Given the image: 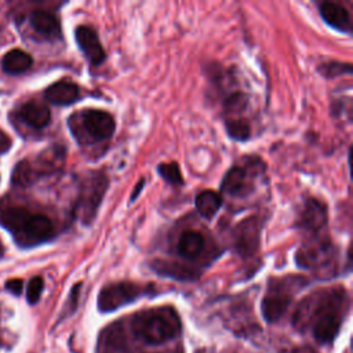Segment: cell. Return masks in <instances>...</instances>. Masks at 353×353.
<instances>
[{"mask_svg":"<svg viewBox=\"0 0 353 353\" xmlns=\"http://www.w3.org/2000/svg\"><path fill=\"white\" fill-rule=\"evenodd\" d=\"M303 306L310 307L313 321V336L320 343H330L339 332L343 310L346 306V292L343 288L320 291L306 299Z\"/></svg>","mask_w":353,"mask_h":353,"instance_id":"obj_1","label":"cell"},{"mask_svg":"<svg viewBox=\"0 0 353 353\" xmlns=\"http://www.w3.org/2000/svg\"><path fill=\"white\" fill-rule=\"evenodd\" d=\"M182 323L171 306L152 307L138 312L131 319V331L146 345H163L179 335Z\"/></svg>","mask_w":353,"mask_h":353,"instance_id":"obj_2","label":"cell"},{"mask_svg":"<svg viewBox=\"0 0 353 353\" xmlns=\"http://www.w3.org/2000/svg\"><path fill=\"white\" fill-rule=\"evenodd\" d=\"M69 128L81 145H94L112 138L116 130L110 113L99 109H84L69 117Z\"/></svg>","mask_w":353,"mask_h":353,"instance_id":"obj_3","label":"cell"},{"mask_svg":"<svg viewBox=\"0 0 353 353\" xmlns=\"http://www.w3.org/2000/svg\"><path fill=\"white\" fill-rule=\"evenodd\" d=\"M108 186L109 179L102 171L90 172L83 179L76 203V215L84 225H90L95 219Z\"/></svg>","mask_w":353,"mask_h":353,"instance_id":"obj_4","label":"cell"},{"mask_svg":"<svg viewBox=\"0 0 353 353\" xmlns=\"http://www.w3.org/2000/svg\"><path fill=\"white\" fill-rule=\"evenodd\" d=\"M302 284H305V280L294 276L273 279L270 281L268 294L265 295L261 305L262 314L268 323H274L283 317L291 303L294 291Z\"/></svg>","mask_w":353,"mask_h":353,"instance_id":"obj_5","label":"cell"},{"mask_svg":"<svg viewBox=\"0 0 353 353\" xmlns=\"http://www.w3.org/2000/svg\"><path fill=\"white\" fill-rule=\"evenodd\" d=\"M250 163L232 167L221 182V192L232 197H245L254 190V181L258 175L263 174L265 164L256 159H248Z\"/></svg>","mask_w":353,"mask_h":353,"instance_id":"obj_6","label":"cell"},{"mask_svg":"<svg viewBox=\"0 0 353 353\" xmlns=\"http://www.w3.org/2000/svg\"><path fill=\"white\" fill-rule=\"evenodd\" d=\"M150 287H143L131 281H119L105 285L98 295V310L102 313L114 312L141 296L150 292Z\"/></svg>","mask_w":353,"mask_h":353,"instance_id":"obj_7","label":"cell"},{"mask_svg":"<svg viewBox=\"0 0 353 353\" xmlns=\"http://www.w3.org/2000/svg\"><path fill=\"white\" fill-rule=\"evenodd\" d=\"M335 256L334 245L327 239H316L305 243L295 254L296 265L305 269L327 266Z\"/></svg>","mask_w":353,"mask_h":353,"instance_id":"obj_8","label":"cell"},{"mask_svg":"<svg viewBox=\"0 0 353 353\" xmlns=\"http://www.w3.org/2000/svg\"><path fill=\"white\" fill-rule=\"evenodd\" d=\"M262 221L258 216H250L239 222L233 229V244L234 250L240 256H252L261 243Z\"/></svg>","mask_w":353,"mask_h":353,"instance_id":"obj_9","label":"cell"},{"mask_svg":"<svg viewBox=\"0 0 353 353\" xmlns=\"http://www.w3.org/2000/svg\"><path fill=\"white\" fill-rule=\"evenodd\" d=\"M328 219L327 205L317 199H306L299 216H298V228L309 232V233H319L325 225Z\"/></svg>","mask_w":353,"mask_h":353,"instance_id":"obj_10","label":"cell"},{"mask_svg":"<svg viewBox=\"0 0 353 353\" xmlns=\"http://www.w3.org/2000/svg\"><path fill=\"white\" fill-rule=\"evenodd\" d=\"M74 37L80 50L83 51V54L85 55V58L90 61L91 65L99 66L105 61L106 58L105 50L92 28L85 25L79 26L74 32Z\"/></svg>","mask_w":353,"mask_h":353,"instance_id":"obj_11","label":"cell"},{"mask_svg":"<svg viewBox=\"0 0 353 353\" xmlns=\"http://www.w3.org/2000/svg\"><path fill=\"white\" fill-rule=\"evenodd\" d=\"M19 236L21 240L29 244L44 243L54 236V225L50 218L43 214H30Z\"/></svg>","mask_w":353,"mask_h":353,"instance_id":"obj_12","label":"cell"},{"mask_svg":"<svg viewBox=\"0 0 353 353\" xmlns=\"http://www.w3.org/2000/svg\"><path fill=\"white\" fill-rule=\"evenodd\" d=\"M125 335L121 321L103 328L98 338L97 353H125Z\"/></svg>","mask_w":353,"mask_h":353,"instance_id":"obj_13","label":"cell"},{"mask_svg":"<svg viewBox=\"0 0 353 353\" xmlns=\"http://www.w3.org/2000/svg\"><path fill=\"white\" fill-rule=\"evenodd\" d=\"M323 19L334 29L342 33H352V18L350 14L338 3L324 1L319 7Z\"/></svg>","mask_w":353,"mask_h":353,"instance_id":"obj_14","label":"cell"},{"mask_svg":"<svg viewBox=\"0 0 353 353\" xmlns=\"http://www.w3.org/2000/svg\"><path fill=\"white\" fill-rule=\"evenodd\" d=\"M205 244V239L200 232L186 230L178 239L176 252L188 261H196L204 252Z\"/></svg>","mask_w":353,"mask_h":353,"instance_id":"obj_15","label":"cell"},{"mask_svg":"<svg viewBox=\"0 0 353 353\" xmlns=\"http://www.w3.org/2000/svg\"><path fill=\"white\" fill-rule=\"evenodd\" d=\"M152 269L163 277H171L179 281H193L200 274V272L193 266H186L178 262H170V261H161V259H156L152 263Z\"/></svg>","mask_w":353,"mask_h":353,"instance_id":"obj_16","label":"cell"},{"mask_svg":"<svg viewBox=\"0 0 353 353\" xmlns=\"http://www.w3.org/2000/svg\"><path fill=\"white\" fill-rule=\"evenodd\" d=\"M44 95H46V99L50 101L51 103L65 106V105H70L79 99L80 88L77 84H74L72 81L61 80V81L51 84L46 90Z\"/></svg>","mask_w":353,"mask_h":353,"instance_id":"obj_17","label":"cell"},{"mask_svg":"<svg viewBox=\"0 0 353 353\" xmlns=\"http://www.w3.org/2000/svg\"><path fill=\"white\" fill-rule=\"evenodd\" d=\"M19 116L26 124H29L33 128H43L51 120L50 109L44 103L36 101L23 103L19 109Z\"/></svg>","mask_w":353,"mask_h":353,"instance_id":"obj_18","label":"cell"},{"mask_svg":"<svg viewBox=\"0 0 353 353\" xmlns=\"http://www.w3.org/2000/svg\"><path fill=\"white\" fill-rule=\"evenodd\" d=\"M30 25L32 28L47 37H58L61 34V25L58 18L44 10H36L30 14Z\"/></svg>","mask_w":353,"mask_h":353,"instance_id":"obj_19","label":"cell"},{"mask_svg":"<svg viewBox=\"0 0 353 353\" xmlns=\"http://www.w3.org/2000/svg\"><path fill=\"white\" fill-rule=\"evenodd\" d=\"M32 57L26 51L14 48L6 52V55L1 59V66L4 72L10 74H19L28 70L32 66Z\"/></svg>","mask_w":353,"mask_h":353,"instance_id":"obj_20","label":"cell"},{"mask_svg":"<svg viewBox=\"0 0 353 353\" xmlns=\"http://www.w3.org/2000/svg\"><path fill=\"white\" fill-rule=\"evenodd\" d=\"M194 205L203 218L211 219L219 211L222 205V197L214 190H203L196 196Z\"/></svg>","mask_w":353,"mask_h":353,"instance_id":"obj_21","label":"cell"},{"mask_svg":"<svg viewBox=\"0 0 353 353\" xmlns=\"http://www.w3.org/2000/svg\"><path fill=\"white\" fill-rule=\"evenodd\" d=\"M29 216L30 212L25 208H7L0 214V221L12 233L19 234Z\"/></svg>","mask_w":353,"mask_h":353,"instance_id":"obj_22","label":"cell"},{"mask_svg":"<svg viewBox=\"0 0 353 353\" xmlns=\"http://www.w3.org/2000/svg\"><path fill=\"white\" fill-rule=\"evenodd\" d=\"M248 99L245 94L240 91H234L229 94L223 101V110L225 119L228 117H241V113L245 110Z\"/></svg>","mask_w":353,"mask_h":353,"instance_id":"obj_23","label":"cell"},{"mask_svg":"<svg viewBox=\"0 0 353 353\" xmlns=\"http://www.w3.org/2000/svg\"><path fill=\"white\" fill-rule=\"evenodd\" d=\"M225 127L229 137L234 141H247L251 137V127L243 117L225 119Z\"/></svg>","mask_w":353,"mask_h":353,"instance_id":"obj_24","label":"cell"},{"mask_svg":"<svg viewBox=\"0 0 353 353\" xmlns=\"http://www.w3.org/2000/svg\"><path fill=\"white\" fill-rule=\"evenodd\" d=\"M36 178V172H34V168L32 167V164L26 160H22L19 161L14 171H12V183L15 186H19V188H26L29 186Z\"/></svg>","mask_w":353,"mask_h":353,"instance_id":"obj_25","label":"cell"},{"mask_svg":"<svg viewBox=\"0 0 353 353\" xmlns=\"http://www.w3.org/2000/svg\"><path fill=\"white\" fill-rule=\"evenodd\" d=\"M157 172L165 182L171 185H181L183 182L181 168L176 163H161L157 167Z\"/></svg>","mask_w":353,"mask_h":353,"instance_id":"obj_26","label":"cell"},{"mask_svg":"<svg viewBox=\"0 0 353 353\" xmlns=\"http://www.w3.org/2000/svg\"><path fill=\"white\" fill-rule=\"evenodd\" d=\"M319 72L321 74H324L325 77H336L339 74H350L352 73V65L331 61V62L320 65Z\"/></svg>","mask_w":353,"mask_h":353,"instance_id":"obj_27","label":"cell"},{"mask_svg":"<svg viewBox=\"0 0 353 353\" xmlns=\"http://www.w3.org/2000/svg\"><path fill=\"white\" fill-rule=\"evenodd\" d=\"M44 288V280L40 276H34L30 279L29 284H28V290H26V299L29 303H36L43 292Z\"/></svg>","mask_w":353,"mask_h":353,"instance_id":"obj_28","label":"cell"},{"mask_svg":"<svg viewBox=\"0 0 353 353\" xmlns=\"http://www.w3.org/2000/svg\"><path fill=\"white\" fill-rule=\"evenodd\" d=\"M80 288H81V283L76 284V285L72 288V291H70V294H69V299H68V303H66V306H65V310H63V313H62L63 316H69V314H72V313L76 310V307H77V303H79Z\"/></svg>","mask_w":353,"mask_h":353,"instance_id":"obj_29","label":"cell"},{"mask_svg":"<svg viewBox=\"0 0 353 353\" xmlns=\"http://www.w3.org/2000/svg\"><path fill=\"white\" fill-rule=\"evenodd\" d=\"M6 288L14 294V295H19L22 292V288H23V283L21 279H11L6 283Z\"/></svg>","mask_w":353,"mask_h":353,"instance_id":"obj_30","label":"cell"},{"mask_svg":"<svg viewBox=\"0 0 353 353\" xmlns=\"http://www.w3.org/2000/svg\"><path fill=\"white\" fill-rule=\"evenodd\" d=\"M280 353H317V352L310 346H298L292 349H284Z\"/></svg>","mask_w":353,"mask_h":353,"instance_id":"obj_31","label":"cell"},{"mask_svg":"<svg viewBox=\"0 0 353 353\" xmlns=\"http://www.w3.org/2000/svg\"><path fill=\"white\" fill-rule=\"evenodd\" d=\"M8 145H10L8 138H7V137H4V135L0 132V150L7 149V148H8Z\"/></svg>","mask_w":353,"mask_h":353,"instance_id":"obj_32","label":"cell"},{"mask_svg":"<svg viewBox=\"0 0 353 353\" xmlns=\"http://www.w3.org/2000/svg\"><path fill=\"white\" fill-rule=\"evenodd\" d=\"M142 185H145V181H143V179H142V181H139V183L135 186V192L131 194V201H132V200H135V197L138 196V193L142 190Z\"/></svg>","mask_w":353,"mask_h":353,"instance_id":"obj_33","label":"cell"},{"mask_svg":"<svg viewBox=\"0 0 353 353\" xmlns=\"http://www.w3.org/2000/svg\"><path fill=\"white\" fill-rule=\"evenodd\" d=\"M3 252H4V248H3V245H1V243H0V258L3 256Z\"/></svg>","mask_w":353,"mask_h":353,"instance_id":"obj_34","label":"cell"}]
</instances>
